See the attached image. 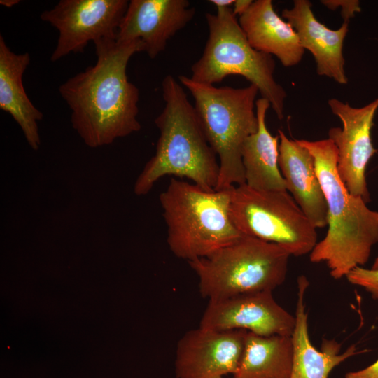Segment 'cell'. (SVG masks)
I'll use <instances>...</instances> for the list:
<instances>
[{"mask_svg": "<svg viewBox=\"0 0 378 378\" xmlns=\"http://www.w3.org/2000/svg\"><path fill=\"white\" fill-rule=\"evenodd\" d=\"M96 63L67 79L59 92L71 113L73 128L85 145L97 148L139 132V91L127 75L130 58L144 51L140 41L94 43Z\"/></svg>", "mask_w": 378, "mask_h": 378, "instance_id": "1", "label": "cell"}, {"mask_svg": "<svg viewBox=\"0 0 378 378\" xmlns=\"http://www.w3.org/2000/svg\"><path fill=\"white\" fill-rule=\"evenodd\" d=\"M297 140L314 157L328 207L326 235L317 242L309 258L314 263L325 262L330 276L340 279L368 261L378 243V211L347 189L338 172V150L332 140Z\"/></svg>", "mask_w": 378, "mask_h": 378, "instance_id": "2", "label": "cell"}, {"mask_svg": "<svg viewBox=\"0 0 378 378\" xmlns=\"http://www.w3.org/2000/svg\"><path fill=\"white\" fill-rule=\"evenodd\" d=\"M162 88L164 106L155 119L160 132L156 150L136 178L135 195L148 194L165 175L186 177L204 189L215 190L219 162L194 106L182 85L172 75L164 78Z\"/></svg>", "mask_w": 378, "mask_h": 378, "instance_id": "3", "label": "cell"}, {"mask_svg": "<svg viewBox=\"0 0 378 378\" xmlns=\"http://www.w3.org/2000/svg\"><path fill=\"white\" fill-rule=\"evenodd\" d=\"M232 187L206 190L172 177L159 200L173 254L188 262L206 257L242 234L230 214Z\"/></svg>", "mask_w": 378, "mask_h": 378, "instance_id": "4", "label": "cell"}, {"mask_svg": "<svg viewBox=\"0 0 378 378\" xmlns=\"http://www.w3.org/2000/svg\"><path fill=\"white\" fill-rule=\"evenodd\" d=\"M178 80L194 98L199 121L217 155L220 172L215 190L244 184L241 153L247 138L258 130L255 108L258 89L253 84L217 88L184 75Z\"/></svg>", "mask_w": 378, "mask_h": 378, "instance_id": "5", "label": "cell"}, {"mask_svg": "<svg viewBox=\"0 0 378 378\" xmlns=\"http://www.w3.org/2000/svg\"><path fill=\"white\" fill-rule=\"evenodd\" d=\"M290 254L281 246L241 234L211 254L188 262L209 301L272 291L286 278Z\"/></svg>", "mask_w": 378, "mask_h": 378, "instance_id": "6", "label": "cell"}, {"mask_svg": "<svg viewBox=\"0 0 378 378\" xmlns=\"http://www.w3.org/2000/svg\"><path fill=\"white\" fill-rule=\"evenodd\" d=\"M205 18L209 38L202 56L192 65L190 78L214 85L229 76H243L257 87L282 120L287 94L274 78L272 56L251 46L232 8H216L215 13H207Z\"/></svg>", "mask_w": 378, "mask_h": 378, "instance_id": "7", "label": "cell"}, {"mask_svg": "<svg viewBox=\"0 0 378 378\" xmlns=\"http://www.w3.org/2000/svg\"><path fill=\"white\" fill-rule=\"evenodd\" d=\"M230 209L241 234L278 244L290 255L310 254L317 244L316 228L287 190L234 186Z\"/></svg>", "mask_w": 378, "mask_h": 378, "instance_id": "8", "label": "cell"}, {"mask_svg": "<svg viewBox=\"0 0 378 378\" xmlns=\"http://www.w3.org/2000/svg\"><path fill=\"white\" fill-rule=\"evenodd\" d=\"M128 4L127 0H60L43 11L41 19L59 34L50 60L83 53L90 41L115 38Z\"/></svg>", "mask_w": 378, "mask_h": 378, "instance_id": "9", "label": "cell"}, {"mask_svg": "<svg viewBox=\"0 0 378 378\" xmlns=\"http://www.w3.org/2000/svg\"><path fill=\"white\" fill-rule=\"evenodd\" d=\"M332 113L342 127H333L328 138L338 150L339 174L351 194L370 200L365 171L377 150L372 141L373 120L378 109V97L362 107L351 106L336 98L328 100Z\"/></svg>", "mask_w": 378, "mask_h": 378, "instance_id": "10", "label": "cell"}, {"mask_svg": "<svg viewBox=\"0 0 378 378\" xmlns=\"http://www.w3.org/2000/svg\"><path fill=\"white\" fill-rule=\"evenodd\" d=\"M295 325V316L276 302L272 291L267 290L209 301L199 327L291 336Z\"/></svg>", "mask_w": 378, "mask_h": 378, "instance_id": "11", "label": "cell"}, {"mask_svg": "<svg viewBox=\"0 0 378 378\" xmlns=\"http://www.w3.org/2000/svg\"><path fill=\"white\" fill-rule=\"evenodd\" d=\"M247 332L201 327L186 332L176 346V378H223L234 374L241 358Z\"/></svg>", "mask_w": 378, "mask_h": 378, "instance_id": "12", "label": "cell"}, {"mask_svg": "<svg viewBox=\"0 0 378 378\" xmlns=\"http://www.w3.org/2000/svg\"><path fill=\"white\" fill-rule=\"evenodd\" d=\"M195 15V8L187 0H131L115 40L140 41L144 52L155 59Z\"/></svg>", "mask_w": 378, "mask_h": 378, "instance_id": "13", "label": "cell"}, {"mask_svg": "<svg viewBox=\"0 0 378 378\" xmlns=\"http://www.w3.org/2000/svg\"><path fill=\"white\" fill-rule=\"evenodd\" d=\"M312 6L309 0H295L293 6L284 8L281 15L296 31L301 46L313 55L318 75L346 85L343 45L349 22H343L337 29H329L315 17Z\"/></svg>", "mask_w": 378, "mask_h": 378, "instance_id": "14", "label": "cell"}, {"mask_svg": "<svg viewBox=\"0 0 378 378\" xmlns=\"http://www.w3.org/2000/svg\"><path fill=\"white\" fill-rule=\"evenodd\" d=\"M279 167L286 190L316 228L328 225V207L310 151L281 130Z\"/></svg>", "mask_w": 378, "mask_h": 378, "instance_id": "15", "label": "cell"}, {"mask_svg": "<svg viewBox=\"0 0 378 378\" xmlns=\"http://www.w3.org/2000/svg\"><path fill=\"white\" fill-rule=\"evenodd\" d=\"M238 21L256 50L274 55L286 67L295 66L302 59L305 50L296 31L276 13L271 0L253 1Z\"/></svg>", "mask_w": 378, "mask_h": 378, "instance_id": "16", "label": "cell"}, {"mask_svg": "<svg viewBox=\"0 0 378 378\" xmlns=\"http://www.w3.org/2000/svg\"><path fill=\"white\" fill-rule=\"evenodd\" d=\"M30 61L28 52H13L0 36V108L12 116L29 146L36 150L41 145L38 122L43 114L32 104L23 86V74Z\"/></svg>", "mask_w": 378, "mask_h": 378, "instance_id": "17", "label": "cell"}, {"mask_svg": "<svg viewBox=\"0 0 378 378\" xmlns=\"http://www.w3.org/2000/svg\"><path fill=\"white\" fill-rule=\"evenodd\" d=\"M308 286L305 277L298 279L295 325L291 335L293 356L290 378H328L332 370L355 355L356 349L353 345L340 354L341 345L337 341L327 339L323 340L321 351L312 345L304 305V295Z\"/></svg>", "mask_w": 378, "mask_h": 378, "instance_id": "18", "label": "cell"}, {"mask_svg": "<svg viewBox=\"0 0 378 378\" xmlns=\"http://www.w3.org/2000/svg\"><path fill=\"white\" fill-rule=\"evenodd\" d=\"M270 106L265 98L256 100L258 130L247 138L241 153L245 184L257 190H287L279 167V137L272 135L265 122Z\"/></svg>", "mask_w": 378, "mask_h": 378, "instance_id": "19", "label": "cell"}, {"mask_svg": "<svg viewBox=\"0 0 378 378\" xmlns=\"http://www.w3.org/2000/svg\"><path fill=\"white\" fill-rule=\"evenodd\" d=\"M293 356L291 336H260L247 332L233 378H290Z\"/></svg>", "mask_w": 378, "mask_h": 378, "instance_id": "20", "label": "cell"}, {"mask_svg": "<svg viewBox=\"0 0 378 378\" xmlns=\"http://www.w3.org/2000/svg\"><path fill=\"white\" fill-rule=\"evenodd\" d=\"M346 278L351 284L365 288L374 299L378 300V270L356 267Z\"/></svg>", "mask_w": 378, "mask_h": 378, "instance_id": "21", "label": "cell"}, {"mask_svg": "<svg viewBox=\"0 0 378 378\" xmlns=\"http://www.w3.org/2000/svg\"><path fill=\"white\" fill-rule=\"evenodd\" d=\"M321 2L332 10L340 7L342 17L344 22H349L350 19L354 17L355 13L361 10L360 1L358 0H322Z\"/></svg>", "mask_w": 378, "mask_h": 378, "instance_id": "22", "label": "cell"}, {"mask_svg": "<svg viewBox=\"0 0 378 378\" xmlns=\"http://www.w3.org/2000/svg\"><path fill=\"white\" fill-rule=\"evenodd\" d=\"M345 378H378V359L363 370L346 373Z\"/></svg>", "mask_w": 378, "mask_h": 378, "instance_id": "23", "label": "cell"}, {"mask_svg": "<svg viewBox=\"0 0 378 378\" xmlns=\"http://www.w3.org/2000/svg\"><path fill=\"white\" fill-rule=\"evenodd\" d=\"M253 1L252 0H234L232 8L234 14L236 16H241L250 8Z\"/></svg>", "mask_w": 378, "mask_h": 378, "instance_id": "24", "label": "cell"}, {"mask_svg": "<svg viewBox=\"0 0 378 378\" xmlns=\"http://www.w3.org/2000/svg\"><path fill=\"white\" fill-rule=\"evenodd\" d=\"M212 4L215 5L216 8H230L233 5L234 0H211Z\"/></svg>", "mask_w": 378, "mask_h": 378, "instance_id": "25", "label": "cell"}, {"mask_svg": "<svg viewBox=\"0 0 378 378\" xmlns=\"http://www.w3.org/2000/svg\"><path fill=\"white\" fill-rule=\"evenodd\" d=\"M19 0H1L0 4L7 8L13 7V6L19 4Z\"/></svg>", "mask_w": 378, "mask_h": 378, "instance_id": "26", "label": "cell"}, {"mask_svg": "<svg viewBox=\"0 0 378 378\" xmlns=\"http://www.w3.org/2000/svg\"><path fill=\"white\" fill-rule=\"evenodd\" d=\"M371 269H373V270H378V256L377 257V258L375 259L372 266V268Z\"/></svg>", "mask_w": 378, "mask_h": 378, "instance_id": "27", "label": "cell"}]
</instances>
